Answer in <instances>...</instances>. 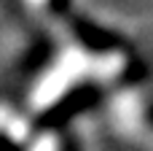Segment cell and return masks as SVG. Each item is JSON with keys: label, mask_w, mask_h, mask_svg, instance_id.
<instances>
[{"label": "cell", "mask_w": 153, "mask_h": 151, "mask_svg": "<svg viewBox=\"0 0 153 151\" xmlns=\"http://www.w3.org/2000/svg\"><path fill=\"white\" fill-rule=\"evenodd\" d=\"M73 30H75V35H78L83 43H89L91 49H116V46H121V38H118L116 32L102 30V27L91 24L89 19H83V16H75V19H73Z\"/></svg>", "instance_id": "cell-1"}]
</instances>
